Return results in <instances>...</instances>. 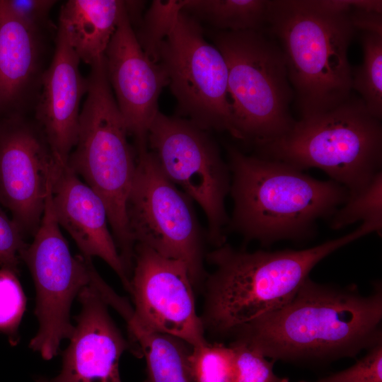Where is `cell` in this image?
<instances>
[{"instance_id":"cell-20","label":"cell","mask_w":382,"mask_h":382,"mask_svg":"<svg viewBox=\"0 0 382 382\" xmlns=\"http://www.w3.org/2000/svg\"><path fill=\"white\" fill-rule=\"evenodd\" d=\"M132 311V307L121 316L127 323L132 345L145 359L144 382H195L189 364L192 346L180 338L143 325L133 316Z\"/></svg>"},{"instance_id":"cell-31","label":"cell","mask_w":382,"mask_h":382,"mask_svg":"<svg viewBox=\"0 0 382 382\" xmlns=\"http://www.w3.org/2000/svg\"><path fill=\"white\" fill-rule=\"evenodd\" d=\"M35 381L36 382H53L52 378H47L44 377V376L37 377L35 379Z\"/></svg>"},{"instance_id":"cell-2","label":"cell","mask_w":382,"mask_h":382,"mask_svg":"<svg viewBox=\"0 0 382 382\" xmlns=\"http://www.w3.org/2000/svg\"><path fill=\"white\" fill-rule=\"evenodd\" d=\"M362 223L354 231L310 248L274 252H246L223 244L207 255L214 266L207 277L205 329L231 334L288 303L323 258L359 238L374 232Z\"/></svg>"},{"instance_id":"cell-9","label":"cell","mask_w":382,"mask_h":382,"mask_svg":"<svg viewBox=\"0 0 382 382\" xmlns=\"http://www.w3.org/2000/svg\"><path fill=\"white\" fill-rule=\"evenodd\" d=\"M192 201L166 178L151 152L137 156L126 207L130 236L134 244L183 261L196 286L204 278V253Z\"/></svg>"},{"instance_id":"cell-16","label":"cell","mask_w":382,"mask_h":382,"mask_svg":"<svg viewBox=\"0 0 382 382\" xmlns=\"http://www.w3.org/2000/svg\"><path fill=\"white\" fill-rule=\"evenodd\" d=\"M52 204L59 225L71 235L81 255L90 260L98 257L104 260L128 291L130 278L108 228L105 205L67 163H59L55 173Z\"/></svg>"},{"instance_id":"cell-30","label":"cell","mask_w":382,"mask_h":382,"mask_svg":"<svg viewBox=\"0 0 382 382\" xmlns=\"http://www.w3.org/2000/svg\"><path fill=\"white\" fill-rule=\"evenodd\" d=\"M348 15L355 30L382 35V13L353 8Z\"/></svg>"},{"instance_id":"cell-10","label":"cell","mask_w":382,"mask_h":382,"mask_svg":"<svg viewBox=\"0 0 382 382\" xmlns=\"http://www.w3.org/2000/svg\"><path fill=\"white\" fill-rule=\"evenodd\" d=\"M21 260L29 268L36 291L39 328L29 347L50 360L57 354L62 341L71 337L73 301L90 284L96 271L91 260L71 255L54 213L51 188L33 241L27 244Z\"/></svg>"},{"instance_id":"cell-4","label":"cell","mask_w":382,"mask_h":382,"mask_svg":"<svg viewBox=\"0 0 382 382\" xmlns=\"http://www.w3.org/2000/svg\"><path fill=\"white\" fill-rule=\"evenodd\" d=\"M348 13L325 10L316 0L268 1L265 30L283 52L301 118L352 97L347 52L356 30Z\"/></svg>"},{"instance_id":"cell-14","label":"cell","mask_w":382,"mask_h":382,"mask_svg":"<svg viewBox=\"0 0 382 382\" xmlns=\"http://www.w3.org/2000/svg\"><path fill=\"white\" fill-rule=\"evenodd\" d=\"M107 75L137 156L148 151L149 127L158 114V100L168 78L162 66L143 50L127 8L105 52Z\"/></svg>"},{"instance_id":"cell-8","label":"cell","mask_w":382,"mask_h":382,"mask_svg":"<svg viewBox=\"0 0 382 382\" xmlns=\"http://www.w3.org/2000/svg\"><path fill=\"white\" fill-rule=\"evenodd\" d=\"M158 62L179 114L205 131L232 134L226 62L197 19L182 10L177 14L158 46Z\"/></svg>"},{"instance_id":"cell-15","label":"cell","mask_w":382,"mask_h":382,"mask_svg":"<svg viewBox=\"0 0 382 382\" xmlns=\"http://www.w3.org/2000/svg\"><path fill=\"white\" fill-rule=\"evenodd\" d=\"M99 278L95 272L90 284L78 295L81 311L53 382H122L120 359L125 351L133 350V345L110 316L98 289Z\"/></svg>"},{"instance_id":"cell-17","label":"cell","mask_w":382,"mask_h":382,"mask_svg":"<svg viewBox=\"0 0 382 382\" xmlns=\"http://www.w3.org/2000/svg\"><path fill=\"white\" fill-rule=\"evenodd\" d=\"M80 62L59 27L54 57L42 76L36 117L52 153L62 163H67L76 146L80 103L87 91V79L81 75Z\"/></svg>"},{"instance_id":"cell-12","label":"cell","mask_w":382,"mask_h":382,"mask_svg":"<svg viewBox=\"0 0 382 382\" xmlns=\"http://www.w3.org/2000/svg\"><path fill=\"white\" fill-rule=\"evenodd\" d=\"M193 287L183 261L135 244L128 292L134 303L133 316L141 323L192 347L207 342L196 312Z\"/></svg>"},{"instance_id":"cell-25","label":"cell","mask_w":382,"mask_h":382,"mask_svg":"<svg viewBox=\"0 0 382 382\" xmlns=\"http://www.w3.org/2000/svg\"><path fill=\"white\" fill-rule=\"evenodd\" d=\"M26 308V297L18 274L0 270V333L5 335L11 345L18 344V329Z\"/></svg>"},{"instance_id":"cell-22","label":"cell","mask_w":382,"mask_h":382,"mask_svg":"<svg viewBox=\"0 0 382 382\" xmlns=\"http://www.w3.org/2000/svg\"><path fill=\"white\" fill-rule=\"evenodd\" d=\"M362 64L353 71L352 89L361 96L368 112L382 118V35L364 33Z\"/></svg>"},{"instance_id":"cell-29","label":"cell","mask_w":382,"mask_h":382,"mask_svg":"<svg viewBox=\"0 0 382 382\" xmlns=\"http://www.w3.org/2000/svg\"><path fill=\"white\" fill-rule=\"evenodd\" d=\"M13 13L30 28L37 31L47 20L53 0H6Z\"/></svg>"},{"instance_id":"cell-26","label":"cell","mask_w":382,"mask_h":382,"mask_svg":"<svg viewBox=\"0 0 382 382\" xmlns=\"http://www.w3.org/2000/svg\"><path fill=\"white\" fill-rule=\"evenodd\" d=\"M230 345L234 350L236 360L233 382H289L287 378L274 374V361H268L262 354L242 342L233 341Z\"/></svg>"},{"instance_id":"cell-18","label":"cell","mask_w":382,"mask_h":382,"mask_svg":"<svg viewBox=\"0 0 382 382\" xmlns=\"http://www.w3.org/2000/svg\"><path fill=\"white\" fill-rule=\"evenodd\" d=\"M126 1L69 0L61 8L60 27L80 61L92 64L105 55Z\"/></svg>"},{"instance_id":"cell-24","label":"cell","mask_w":382,"mask_h":382,"mask_svg":"<svg viewBox=\"0 0 382 382\" xmlns=\"http://www.w3.org/2000/svg\"><path fill=\"white\" fill-rule=\"evenodd\" d=\"M189 364L195 382H233L236 360L230 345L207 342L192 347Z\"/></svg>"},{"instance_id":"cell-21","label":"cell","mask_w":382,"mask_h":382,"mask_svg":"<svg viewBox=\"0 0 382 382\" xmlns=\"http://www.w3.org/2000/svg\"><path fill=\"white\" fill-rule=\"evenodd\" d=\"M267 0H184L182 11L220 31L265 30Z\"/></svg>"},{"instance_id":"cell-23","label":"cell","mask_w":382,"mask_h":382,"mask_svg":"<svg viewBox=\"0 0 382 382\" xmlns=\"http://www.w3.org/2000/svg\"><path fill=\"white\" fill-rule=\"evenodd\" d=\"M330 217L332 229L342 228L362 221L374 226L381 233L382 228V172L377 173L366 185L349 193L345 203Z\"/></svg>"},{"instance_id":"cell-6","label":"cell","mask_w":382,"mask_h":382,"mask_svg":"<svg viewBox=\"0 0 382 382\" xmlns=\"http://www.w3.org/2000/svg\"><path fill=\"white\" fill-rule=\"evenodd\" d=\"M260 157L299 170L319 168L349 193L381 170L382 125L361 98L296 121L282 137L257 146Z\"/></svg>"},{"instance_id":"cell-11","label":"cell","mask_w":382,"mask_h":382,"mask_svg":"<svg viewBox=\"0 0 382 382\" xmlns=\"http://www.w3.org/2000/svg\"><path fill=\"white\" fill-rule=\"evenodd\" d=\"M147 145L166 178L203 210L209 240L218 247L223 245L229 221L225 198L231 173L217 144L190 121L158 112L149 127Z\"/></svg>"},{"instance_id":"cell-19","label":"cell","mask_w":382,"mask_h":382,"mask_svg":"<svg viewBox=\"0 0 382 382\" xmlns=\"http://www.w3.org/2000/svg\"><path fill=\"white\" fill-rule=\"evenodd\" d=\"M36 31L0 0V111L16 107L35 72Z\"/></svg>"},{"instance_id":"cell-3","label":"cell","mask_w":382,"mask_h":382,"mask_svg":"<svg viewBox=\"0 0 382 382\" xmlns=\"http://www.w3.org/2000/svg\"><path fill=\"white\" fill-rule=\"evenodd\" d=\"M230 192L234 207L230 225L245 241L268 245L311 238L318 219L331 217L347 201L340 183L323 181L286 163L247 156L228 148Z\"/></svg>"},{"instance_id":"cell-1","label":"cell","mask_w":382,"mask_h":382,"mask_svg":"<svg viewBox=\"0 0 382 382\" xmlns=\"http://www.w3.org/2000/svg\"><path fill=\"white\" fill-rule=\"evenodd\" d=\"M381 319V284L362 296L355 286L336 288L308 277L285 305L231 334L273 361L334 359L382 342Z\"/></svg>"},{"instance_id":"cell-13","label":"cell","mask_w":382,"mask_h":382,"mask_svg":"<svg viewBox=\"0 0 382 382\" xmlns=\"http://www.w3.org/2000/svg\"><path fill=\"white\" fill-rule=\"evenodd\" d=\"M60 162L40 131L15 115L0 122V203L23 235L37 229Z\"/></svg>"},{"instance_id":"cell-27","label":"cell","mask_w":382,"mask_h":382,"mask_svg":"<svg viewBox=\"0 0 382 382\" xmlns=\"http://www.w3.org/2000/svg\"><path fill=\"white\" fill-rule=\"evenodd\" d=\"M312 382H382V342L349 368Z\"/></svg>"},{"instance_id":"cell-7","label":"cell","mask_w":382,"mask_h":382,"mask_svg":"<svg viewBox=\"0 0 382 382\" xmlns=\"http://www.w3.org/2000/svg\"><path fill=\"white\" fill-rule=\"evenodd\" d=\"M212 38L228 68L231 135L259 146L289 132L294 92L276 40L265 30H218Z\"/></svg>"},{"instance_id":"cell-5","label":"cell","mask_w":382,"mask_h":382,"mask_svg":"<svg viewBox=\"0 0 382 382\" xmlns=\"http://www.w3.org/2000/svg\"><path fill=\"white\" fill-rule=\"evenodd\" d=\"M90 66L77 141L67 164L103 201L120 255L130 272L135 244L126 207L137 160L108 81L105 55Z\"/></svg>"},{"instance_id":"cell-28","label":"cell","mask_w":382,"mask_h":382,"mask_svg":"<svg viewBox=\"0 0 382 382\" xmlns=\"http://www.w3.org/2000/svg\"><path fill=\"white\" fill-rule=\"evenodd\" d=\"M27 244L18 226L3 211L0 203V266L18 274L23 251Z\"/></svg>"}]
</instances>
